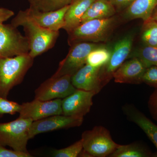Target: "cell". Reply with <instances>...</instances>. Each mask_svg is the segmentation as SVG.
I'll use <instances>...</instances> for the list:
<instances>
[{
  "mask_svg": "<svg viewBox=\"0 0 157 157\" xmlns=\"http://www.w3.org/2000/svg\"><path fill=\"white\" fill-rule=\"evenodd\" d=\"M11 24L22 27L29 46V55L33 58L53 48L59 36V31L45 28L29 17L25 10H21L12 19Z\"/></svg>",
  "mask_w": 157,
  "mask_h": 157,
  "instance_id": "1",
  "label": "cell"
},
{
  "mask_svg": "<svg viewBox=\"0 0 157 157\" xmlns=\"http://www.w3.org/2000/svg\"><path fill=\"white\" fill-rule=\"evenodd\" d=\"M34 59L29 54L0 58V97L7 99L11 90L21 83Z\"/></svg>",
  "mask_w": 157,
  "mask_h": 157,
  "instance_id": "2",
  "label": "cell"
},
{
  "mask_svg": "<svg viewBox=\"0 0 157 157\" xmlns=\"http://www.w3.org/2000/svg\"><path fill=\"white\" fill-rule=\"evenodd\" d=\"M115 23L113 17L86 21L68 34V43L71 46L79 42H104L112 32Z\"/></svg>",
  "mask_w": 157,
  "mask_h": 157,
  "instance_id": "3",
  "label": "cell"
},
{
  "mask_svg": "<svg viewBox=\"0 0 157 157\" xmlns=\"http://www.w3.org/2000/svg\"><path fill=\"white\" fill-rule=\"evenodd\" d=\"M83 150L91 157H109L120 144L113 140L109 131L98 126L82 135Z\"/></svg>",
  "mask_w": 157,
  "mask_h": 157,
  "instance_id": "4",
  "label": "cell"
},
{
  "mask_svg": "<svg viewBox=\"0 0 157 157\" xmlns=\"http://www.w3.org/2000/svg\"><path fill=\"white\" fill-rule=\"evenodd\" d=\"M33 121L31 119L18 117L8 123H0V144L17 151L29 152V131Z\"/></svg>",
  "mask_w": 157,
  "mask_h": 157,
  "instance_id": "5",
  "label": "cell"
},
{
  "mask_svg": "<svg viewBox=\"0 0 157 157\" xmlns=\"http://www.w3.org/2000/svg\"><path fill=\"white\" fill-rule=\"evenodd\" d=\"M28 39L11 24L0 26V58H9L28 54Z\"/></svg>",
  "mask_w": 157,
  "mask_h": 157,
  "instance_id": "6",
  "label": "cell"
},
{
  "mask_svg": "<svg viewBox=\"0 0 157 157\" xmlns=\"http://www.w3.org/2000/svg\"><path fill=\"white\" fill-rule=\"evenodd\" d=\"M71 46L67 55L60 62L57 70L52 77H59L66 75L73 76L86 64L89 54L99 45L93 42H79Z\"/></svg>",
  "mask_w": 157,
  "mask_h": 157,
  "instance_id": "7",
  "label": "cell"
},
{
  "mask_svg": "<svg viewBox=\"0 0 157 157\" xmlns=\"http://www.w3.org/2000/svg\"><path fill=\"white\" fill-rule=\"evenodd\" d=\"M133 42V36L128 35L116 43L109 61L100 69L99 75L102 87L113 78V73L128 57Z\"/></svg>",
  "mask_w": 157,
  "mask_h": 157,
  "instance_id": "8",
  "label": "cell"
},
{
  "mask_svg": "<svg viewBox=\"0 0 157 157\" xmlns=\"http://www.w3.org/2000/svg\"><path fill=\"white\" fill-rule=\"evenodd\" d=\"M71 77L66 75L48 78L35 90V99L48 101L70 95L76 89L72 84Z\"/></svg>",
  "mask_w": 157,
  "mask_h": 157,
  "instance_id": "9",
  "label": "cell"
},
{
  "mask_svg": "<svg viewBox=\"0 0 157 157\" xmlns=\"http://www.w3.org/2000/svg\"><path fill=\"white\" fill-rule=\"evenodd\" d=\"M96 94L94 91L76 89L73 94L62 100V114L83 118L90 112L93 104V97Z\"/></svg>",
  "mask_w": 157,
  "mask_h": 157,
  "instance_id": "10",
  "label": "cell"
},
{
  "mask_svg": "<svg viewBox=\"0 0 157 157\" xmlns=\"http://www.w3.org/2000/svg\"><path fill=\"white\" fill-rule=\"evenodd\" d=\"M61 99L48 101L34 99L21 104L19 117L36 121L51 116L62 115Z\"/></svg>",
  "mask_w": 157,
  "mask_h": 157,
  "instance_id": "11",
  "label": "cell"
},
{
  "mask_svg": "<svg viewBox=\"0 0 157 157\" xmlns=\"http://www.w3.org/2000/svg\"><path fill=\"white\" fill-rule=\"evenodd\" d=\"M83 118H76L63 115L51 116L48 117L33 121L29 131V138L36 135L62 129H68L80 126Z\"/></svg>",
  "mask_w": 157,
  "mask_h": 157,
  "instance_id": "12",
  "label": "cell"
},
{
  "mask_svg": "<svg viewBox=\"0 0 157 157\" xmlns=\"http://www.w3.org/2000/svg\"><path fill=\"white\" fill-rule=\"evenodd\" d=\"M100 69L86 64L72 76V84L77 89L98 94L103 88L99 75Z\"/></svg>",
  "mask_w": 157,
  "mask_h": 157,
  "instance_id": "13",
  "label": "cell"
},
{
  "mask_svg": "<svg viewBox=\"0 0 157 157\" xmlns=\"http://www.w3.org/2000/svg\"><path fill=\"white\" fill-rule=\"evenodd\" d=\"M69 6L53 11H41L29 8L25 11L29 17L41 26L51 30L59 31L64 27L65 14Z\"/></svg>",
  "mask_w": 157,
  "mask_h": 157,
  "instance_id": "14",
  "label": "cell"
},
{
  "mask_svg": "<svg viewBox=\"0 0 157 157\" xmlns=\"http://www.w3.org/2000/svg\"><path fill=\"white\" fill-rule=\"evenodd\" d=\"M147 67L140 60L134 57L124 62L113 74L114 81L117 83L140 84Z\"/></svg>",
  "mask_w": 157,
  "mask_h": 157,
  "instance_id": "15",
  "label": "cell"
},
{
  "mask_svg": "<svg viewBox=\"0 0 157 157\" xmlns=\"http://www.w3.org/2000/svg\"><path fill=\"white\" fill-rule=\"evenodd\" d=\"M124 113L129 121L133 122L142 129L155 146L157 157V125L133 105H125L123 107Z\"/></svg>",
  "mask_w": 157,
  "mask_h": 157,
  "instance_id": "16",
  "label": "cell"
},
{
  "mask_svg": "<svg viewBox=\"0 0 157 157\" xmlns=\"http://www.w3.org/2000/svg\"><path fill=\"white\" fill-rule=\"evenodd\" d=\"M96 0H73L69 6L65 16L63 28L68 34L81 24L82 18L91 5Z\"/></svg>",
  "mask_w": 157,
  "mask_h": 157,
  "instance_id": "17",
  "label": "cell"
},
{
  "mask_svg": "<svg viewBox=\"0 0 157 157\" xmlns=\"http://www.w3.org/2000/svg\"><path fill=\"white\" fill-rule=\"evenodd\" d=\"M157 7V0H134L126 9L125 15L130 19H141L146 21L151 18Z\"/></svg>",
  "mask_w": 157,
  "mask_h": 157,
  "instance_id": "18",
  "label": "cell"
},
{
  "mask_svg": "<svg viewBox=\"0 0 157 157\" xmlns=\"http://www.w3.org/2000/svg\"><path fill=\"white\" fill-rule=\"evenodd\" d=\"M116 12L114 6L108 0H96L82 16L80 24L91 20L112 17Z\"/></svg>",
  "mask_w": 157,
  "mask_h": 157,
  "instance_id": "19",
  "label": "cell"
},
{
  "mask_svg": "<svg viewBox=\"0 0 157 157\" xmlns=\"http://www.w3.org/2000/svg\"><path fill=\"white\" fill-rule=\"evenodd\" d=\"M110 157H155L146 146L140 143H133L127 145H121L109 156Z\"/></svg>",
  "mask_w": 157,
  "mask_h": 157,
  "instance_id": "20",
  "label": "cell"
},
{
  "mask_svg": "<svg viewBox=\"0 0 157 157\" xmlns=\"http://www.w3.org/2000/svg\"><path fill=\"white\" fill-rule=\"evenodd\" d=\"M111 54V51L108 48L99 46L89 54L86 64L94 67H102L109 61Z\"/></svg>",
  "mask_w": 157,
  "mask_h": 157,
  "instance_id": "21",
  "label": "cell"
},
{
  "mask_svg": "<svg viewBox=\"0 0 157 157\" xmlns=\"http://www.w3.org/2000/svg\"><path fill=\"white\" fill-rule=\"evenodd\" d=\"M29 8L41 11H55L69 6L73 0H28Z\"/></svg>",
  "mask_w": 157,
  "mask_h": 157,
  "instance_id": "22",
  "label": "cell"
},
{
  "mask_svg": "<svg viewBox=\"0 0 157 157\" xmlns=\"http://www.w3.org/2000/svg\"><path fill=\"white\" fill-rule=\"evenodd\" d=\"M141 39L145 45L157 47V21L151 19L144 21Z\"/></svg>",
  "mask_w": 157,
  "mask_h": 157,
  "instance_id": "23",
  "label": "cell"
},
{
  "mask_svg": "<svg viewBox=\"0 0 157 157\" xmlns=\"http://www.w3.org/2000/svg\"><path fill=\"white\" fill-rule=\"evenodd\" d=\"M134 57L140 60L147 68L157 66V47L145 45L138 51Z\"/></svg>",
  "mask_w": 157,
  "mask_h": 157,
  "instance_id": "24",
  "label": "cell"
},
{
  "mask_svg": "<svg viewBox=\"0 0 157 157\" xmlns=\"http://www.w3.org/2000/svg\"><path fill=\"white\" fill-rule=\"evenodd\" d=\"M82 149V142L81 139L67 147L55 150L52 152V155L55 157H78Z\"/></svg>",
  "mask_w": 157,
  "mask_h": 157,
  "instance_id": "25",
  "label": "cell"
},
{
  "mask_svg": "<svg viewBox=\"0 0 157 157\" xmlns=\"http://www.w3.org/2000/svg\"><path fill=\"white\" fill-rule=\"evenodd\" d=\"M21 107V105L16 102L0 97V115L5 114L13 115L16 113H19Z\"/></svg>",
  "mask_w": 157,
  "mask_h": 157,
  "instance_id": "26",
  "label": "cell"
},
{
  "mask_svg": "<svg viewBox=\"0 0 157 157\" xmlns=\"http://www.w3.org/2000/svg\"><path fill=\"white\" fill-rule=\"evenodd\" d=\"M142 82L157 89V66H152L147 68L144 73Z\"/></svg>",
  "mask_w": 157,
  "mask_h": 157,
  "instance_id": "27",
  "label": "cell"
},
{
  "mask_svg": "<svg viewBox=\"0 0 157 157\" xmlns=\"http://www.w3.org/2000/svg\"><path fill=\"white\" fill-rule=\"evenodd\" d=\"M29 152L17 151L7 149L4 146L0 144V157H32Z\"/></svg>",
  "mask_w": 157,
  "mask_h": 157,
  "instance_id": "28",
  "label": "cell"
},
{
  "mask_svg": "<svg viewBox=\"0 0 157 157\" xmlns=\"http://www.w3.org/2000/svg\"><path fill=\"white\" fill-rule=\"evenodd\" d=\"M148 106L151 115L157 121V89H155L150 97Z\"/></svg>",
  "mask_w": 157,
  "mask_h": 157,
  "instance_id": "29",
  "label": "cell"
},
{
  "mask_svg": "<svg viewBox=\"0 0 157 157\" xmlns=\"http://www.w3.org/2000/svg\"><path fill=\"white\" fill-rule=\"evenodd\" d=\"M134 0H109L116 10H120L127 8Z\"/></svg>",
  "mask_w": 157,
  "mask_h": 157,
  "instance_id": "30",
  "label": "cell"
},
{
  "mask_svg": "<svg viewBox=\"0 0 157 157\" xmlns=\"http://www.w3.org/2000/svg\"><path fill=\"white\" fill-rule=\"evenodd\" d=\"M14 14V11L4 8H0V26Z\"/></svg>",
  "mask_w": 157,
  "mask_h": 157,
  "instance_id": "31",
  "label": "cell"
},
{
  "mask_svg": "<svg viewBox=\"0 0 157 157\" xmlns=\"http://www.w3.org/2000/svg\"><path fill=\"white\" fill-rule=\"evenodd\" d=\"M151 19L155 21H157V10L154 13V14H153L152 16L151 17Z\"/></svg>",
  "mask_w": 157,
  "mask_h": 157,
  "instance_id": "32",
  "label": "cell"
},
{
  "mask_svg": "<svg viewBox=\"0 0 157 157\" xmlns=\"http://www.w3.org/2000/svg\"><path fill=\"white\" fill-rule=\"evenodd\" d=\"M108 1H109V0H108Z\"/></svg>",
  "mask_w": 157,
  "mask_h": 157,
  "instance_id": "33",
  "label": "cell"
}]
</instances>
